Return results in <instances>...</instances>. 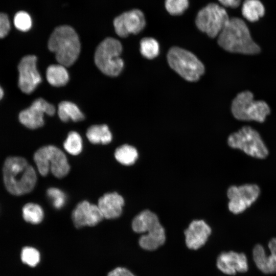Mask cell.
<instances>
[{
	"mask_svg": "<svg viewBox=\"0 0 276 276\" xmlns=\"http://www.w3.org/2000/svg\"><path fill=\"white\" fill-rule=\"evenodd\" d=\"M22 212L24 219L28 222L38 224L43 220V211L37 204L28 203L24 206Z\"/></svg>",
	"mask_w": 276,
	"mask_h": 276,
	"instance_id": "484cf974",
	"label": "cell"
},
{
	"mask_svg": "<svg viewBox=\"0 0 276 276\" xmlns=\"http://www.w3.org/2000/svg\"><path fill=\"white\" fill-rule=\"evenodd\" d=\"M49 49L55 54L57 61L64 66L72 65L80 52L79 37L75 30L68 26L57 27L48 41Z\"/></svg>",
	"mask_w": 276,
	"mask_h": 276,
	"instance_id": "3957f363",
	"label": "cell"
},
{
	"mask_svg": "<svg viewBox=\"0 0 276 276\" xmlns=\"http://www.w3.org/2000/svg\"><path fill=\"white\" fill-rule=\"evenodd\" d=\"M165 6L172 15L182 14L189 7V0H165Z\"/></svg>",
	"mask_w": 276,
	"mask_h": 276,
	"instance_id": "f546056e",
	"label": "cell"
},
{
	"mask_svg": "<svg viewBox=\"0 0 276 276\" xmlns=\"http://www.w3.org/2000/svg\"><path fill=\"white\" fill-rule=\"evenodd\" d=\"M233 116L240 121H254L263 123L270 113L268 104L262 100H255L254 94L249 90L239 93L231 105Z\"/></svg>",
	"mask_w": 276,
	"mask_h": 276,
	"instance_id": "277c9868",
	"label": "cell"
},
{
	"mask_svg": "<svg viewBox=\"0 0 276 276\" xmlns=\"http://www.w3.org/2000/svg\"><path fill=\"white\" fill-rule=\"evenodd\" d=\"M58 114L63 122L72 120L74 122L83 120L84 116L77 106L72 102L62 101L58 105Z\"/></svg>",
	"mask_w": 276,
	"mask_h": 276,
	"instance_id": "cb8c5ba5",
	"label": "cell"
},
{
	"mask_svg": "<svg viewBox=\"0 0 276 276\" xmlns=\"http://www.w3.org/2000/svg\"><path fill=\"white\" fill-rule=\"evenodd\" d=\"M15 27L21 31H28L32 26V19L29 14L25 11L17 12L14 17Z\"/></svg>",
	"mask_w": 276,
	"mask_h": 276,
	"instance_id": "1f68e13d",
	"label": "cell"
},
{
	"mask_svg": "<svg viewBox=\"0 0 276 276\" xmlns=\"http://www.w3.org/2000/svg\"><path fill=\"white\" fill-rule=\"evenodd\" d=\"M217 42L224 50L233 53L255 55L261 48L252 39L246 23L232 17L218 36Z\"/></svg>",
	"mask_w": 276,
	"mask_h": 276,
	"instance_id": "7a4b0ae2",
	"label": "cell"
},
{
	"mask_svg": "<svg viewBox=\"0 0 276 276\" xmlns=\"http://www.w3.org/2000/svg\"><path fill=\"white\" fill-rule=\"evenodd\" d=\"M122 51L121 42L108 37L97 47L95 54V62L98 68L109 76H117L122 72L124 62L120 57Z\"/></svg>",
	"mask_w": 276,
	"mask_h": 276,
	"instance_id": "8992f818",
	"label": "cell"
},
{
	"mask_svg": "<svg viewBox=\"0 0 276 276\" xmlns=\"http://www.w3.org/2000/svg\"><path fill=\"white\" fill-rule=\"evenodd\" d=\"M4 96V91L0 86V100L2 99Z\"/></svg>",
	"mask_w": 276,
	"mask_h": 276,
	"instance_id": "d590c367",
	"label": "cell"
},
{
	"mask_svg": "<svg viewBox=\"0 0 276 276\" xmlns=\"http://www.w3.org/2000/svg\"><path fill=\"white\" fill-rule=\"evenodd\" d=\"M47 194L55 209H60L65 205L66 197L65 194L60 189L50 188L47 190Z\"/></svg>",
	"mask_w": 276,
	"mask_h": 276,
	"instance_id": "f1b7e54d",
	"label": "cell"
},
{
	"mask_svg": "<svg viewBox=\"0 0 276 276\" xmlns=\"http://www.w3.org/2000/svg\"><path fill=\"white\" fill-rule=\"evenodd\" d=\"M86 135L89 142L94 144H107L112 140L111 133L105 124L91 126L87 129Z\"/></svg>",
	"mask_w": 276,
	"mask_h": 276,
	"instance_id": "44dd1931",
	"label": "cell"
},
{
	"mask_svg": "<svg viewBox=\"0 0 276 276\" xmlns=\"http://www.w3.org/2000/svg\"><path fill=\"white\" fill-rule=\"evenodd\" d=\"M184 233L187 247L195 250L205 243L211 233V229L203 220H194L190 223Z\"/></svg>",
	"mask_w": 276,
	"mask_h": 276,
	"instance_id": "e0dca14e",
	"label": "cell"
},
{
	"mask_svg": "<svg viewBox=\"0 0 276 276\" xmlns=\"http://www.w3.org/2000/svg\"><path fill=\"white\" fill-rule=\"evenodd\" d=\"M229 19L223 7L212 3L198 12L195 24L200 31L206 33L210 37L214 38L219 35Z\"/></svg>",
	"mask_w": 276,
	"mask_h": 276,
	"instance_id": "9c48e42d",
	"label": "cell"
},
{
	"mask_svg": "<svg viewBox=\"0 0 276 276\" xmlns=\"http://www.w3.org/2000/svg\"><path fill=\"white\" fill-rule=\"evenodd\" d=\"M33 158L38 171L42 176L47 175L51 171L55 177L62 178L70 170L66 155L55 146L41 147L35 152Z\"/></svg>",
	"mask_w": 276,
	"mask_h": 276,
	"instance_id": "52a82bcc",
	"label": "cell"
},
{
	"mask_svg": "<svg viewBox=\"0 0 276 276\" xmlns=\"http://www.w3.org/2000/svg\"><path fill=\"white\" fill-rule=\"evenodd\" d=\"M10 23L7 14L0 13V38H4L9 33Z\"/></svg>",
	"mask_w": 276,
	"mask_h": 276,
	"instance_id": "d6a6232c",
	"label": "cell"
},
{
	"mask_svg": "<svg viewBox=\"0 0 276 276\" xmlns=\"http://www.w3.org/2000/svg\"><path fill=\"white\" fill-rule=\"evenodd\" d=\"M216 264L219 270L227 275L245 273L249 267L246 255L234 251L221 253L218 257Z\"/></svg>",
	"mask_w": 276,
	"mask_h": 276,
	"instance_id": "2e32d148",
	"label": "cell"
},
{
	"mask_svg": "<svg viewBox=\"0 0 276 276\" xmlns=\"http://www.w3.org/2000/svg\"><path fill=\"white\" fill-rule=\"evenodd\" d=\"M114 157L117 160L123 165H133L138 157L136 149L129 145H123L118 147L114 152Z\"/></svg>",
	"mask_w": 276,
	"mask_h": 276,
	"instance_id": "d4e9b609",
	"label": "cell"
},
{
	"mask_svg": "<svg viewBox=\"0 0 276 276\" xmlns=\"http://www.w3.org/2000/svg\"><path fill=\"white\" fill-rule=\"evenodd\" d=\"M146 233L142 236L139 241V245L144 249L155 250L165 242V232L161 224Z\"/></svg>",
	"mask_w": 276,
	"mask_h": 276,
	"instance_id": "ffe728a7",
	"label": "cell"
},
{
	"mask_svg": "<svg viewBox=\"0 0 276 276\" xmlns=\"http://www.w3.org/2000/svg\"><path fill=\"white\" fill-rule=\"evenodd\" d=\"M140 52L145 58L148 59H153L159 54V43L153 38H143L140 42Z\"/></svg>",
	"mask_w": 276,
	"mask_h": 276,
	"instance_id": "4316f807",
	"label": "cell"
},
{
	"mask_svg": "<svg viewBox=\"0 0 276 276\" xmlns=\"http://www.w3.org/2000/svg\"><path fill=\"white\" fill-rule=\"evenodd\" d=\"M82 145V138L76 131L70 132L63 144L65 150L73 155H76L81 153Z\"/></svg>",
	"mask_w": 276,
	"mask_h": 276,
	"instance_id": "83f0119b",
	"label": "cell"
},
{
	"mask_svg": "<svg viewBox=\"0 0 276 276\" xmlns=\"http://www.w3.org/2000/svg\"><path fill=\"white\" fill-rule=\"evenodd\" d=\"M227 144L253 157L263 159L268 155V150L259 133L250 126H245L228 137Z\"/></svg>",
	"mask_w": 276,
	"mask_h": 276,
	"instance_id": "ba28073f",
	"label": "cell"
},
{
	"mask_svg": "<svg viewBox=\"0 0 276 276\" xmlns=\"http://www.w3.org/2000/svg\"><path fill=\"white\" fill-rule=\"evenodd\" d=\"M260 193V188L256 184L231 186L227 191L229 210L235 214L243 212L256 201Z\"/></svg>",
	"mask_w": 276,
	"mask_h": 276,
	"instance_id": "30bf717a",
	"label": "cell"
},
{
	"mask_svg": "<svg viewBox=\"0 0 276 276\" xmlns=\"http://www.w3.org/2000/svg\"><path fill=\"white\" fill-rule=\"evenodd\" d=\"M72 217L74 224L77 228L95 226L104 218L98 205L85 200L77 205L72 212Z\"/></svg>",
	"mask_w": 276,
	"mask_h": 276,
	"instance_id": "9a60e30c",
	"label": "cell"
},
{
	"mask_svg": "<svg viewBox=\"0 0 276 276\" xmlns=\"http://www.w3.org/2000/svg\"><path fill=\"white\" fill-rule=\"evenodd\" d=\"M223 6L232 8H237L241 3V0H218Z\"/></svg>",
	"mask_w": 276,
	"mask_h": 276,
	"instance_id": "e575fe53",
	"label": "cell"
},
{
	"mask_svg": "<svg viewBox=\"0 0 276 276\" xmlns=\"http://www.w3.org/2000/svg\"><path fill=\"white\" fill-rule=\"evenodd\" d=\"M37 58L27 55L20 60L18 65V86L24 93H32L41 82V78L36 66Z\"/></svg>",
	"mask_w": 276,
	"mask_h": 276,
	"instance_id": "7c38bea8",
	"label": "cell"
},
{
	"mask_svg": "<svg viewBox=\"0 0 276 276\" xmlns=\"http://www.w3.org/2000/svg\"><path fill=\"white\" fill-rule=\"evenodd\" d=\"M21 259L24 263L35 267L40 261L39 252L35 248L25 247L21 251Z\"/></svg>",
	"mask_w": 276,
	"mask_h": 276,
	"instance_id": "4dcf8cb0",
	"label": "cell"
},
{
	"mask_svg": "<svg viewBox=\"0 0 276 276\" xmlns=\"http://www.w3.org/2000/svg\"><path fill=\"white\" fill-rule=\"evenodd\" d=\"M146 25L144 13L139 9L125 12L113 20L116 33L121 37H126L130 34H137Z\"/></svg>",
	"mask_w": 276,
	"mask_h": 276,
	"instance_id": "4fadbf2b",
	"label": "cell"
},
{
	"mask_svg": "<svg viewBox=\"0 0 276 276\" xmlns=\"http://www.w3.org/2000/svg\"><path fill=\"white\" fill-rule=\"evenodd\" d=\"M160 224L156 214L149 210H145L134 218L132 228L136 233H144L148 232Z\"/></svg>",
	"mask_w": 276,
	"mask_h": 276,
	"instance_id": "d6986e66",
	"label": "cell"
},
{
	"mask_svg": "<svg viewBox=\"0 0 276 276\" xmlns=\"http://www.w3.org/2000/svg\"><path fill=\"white\" fill-rule=\"evenodd\" d=\"M46 77L51 85L57 87L65 85L69 80L66 69L60 64L50 65L47 70Z\"/></svg>",
	"mask_w": 276,
	"mask_h": 276,
	"instance_id": "603a6c76",
	"label": "cell"
},
{
	"mask_svg": "<svg viewBox=\"0 0 276 276\" xmlns=\"http://www.w3.org/2000/svg\"><path fill=\"white\" fill-rule=\"evenodd\" d=\"M107 276H135L130 271L124 267H117L110 271Z\"/></svg>",
	"mask_w": 276,
	"mask_h": 276,
	"instance_id": "836d02e7",
	"label": "cell"
},
{
	"mask_svg": "<svg viewBox=\"0 0 276 276\" xmlns=\"http://www.w3.org/2000/svg\"><path fill=\"white\" fill-rule=\"evenodd\" d=\"M265 8L260 0H245L241 12L242 16L250 22L258 21L265 14Z\"/></svg>",
	"mask_w": 276,
	"mask_h": 276,
	"instance_id": "7402d4cb",
	"label": "cell"
},
{
	"mask_svg": "<svg viewBox=\"0 0 276 276\" xmlns=\"http://www.w3.org/2000/svg\"><path fill=\"white\" fill-rule=\"evenodd\" d=\"M124 204L123 198L117 192L107 193L101 197L98 206L104 218L110 219L119 217Z\"/></svg>",
	"mask_w": 276,
	"mask_h": 276,
	"instance_id": "ac0fdd59",
	"label": "cell"
},
{
	"mask_svg": "<svg viewBox=\"0 0 276 276\" xmlns=\"http://www.w3.org/2000/svg\"><path fill=\"white\" fill-rule=\"evenodd\" d=\"M3 172L6 189L14 195L30 192L36 183L37 176L34 169L21 157H8L5 161Z\"/></svg>",
	"mask_w": 276,
	"mask_h": 276,
	"instance_id": "6da1fadb",
	"label": "cell"
},
{
	"mask_svg": "<svg viewBox=\"0 0 276 276\" xmlns=\"http://www.w3.org/2000/svg\"><path fill=\"white\" fill-rule=\"evenodd\" d=\"M268 247L269 254L262 244H256L252 250V259L260 271L266 274H274L276 273V237L269 241Z\"/></svg>",
	"mask_w": 276,
	"mask_h": 276,
	"instance_id": "5bb4252c",
	"label": "cell"
},
{
	"mask_svg": "<svg viewBox=\"0 0 276 276\" xmlns=\"http://www.w3.org/2000/svg\"><path fill=\"white\" fill-rule=\"evenodd\" d=\"M167 58L171 68L188 81L198 80L204 73L203 63L194 54L185 49L172 47Z\"/></svg>",
	"mask_w": 276,
	"mask_h": 276,
	"instance_id": "5b68a950",
	"label": "cell"
},
{
	"mask_svg": "<svg viewBox=\"0 0 276 276\" xmlns=\"http://www.w3.org/2000/svg\"><path fill=\"white\" fill-rule=\"evenodd\" d=\"M55 112V107L52 104L42 98H38L29 107L20 112L19 120L26 127L35 129L43 125L44 113L53 116Z\"/></svg>",
	"mask_w": 276,
	"mask_h": 276,
	"instance_id": "8fae6325",
	"label": "cell"
}]
</instances>
